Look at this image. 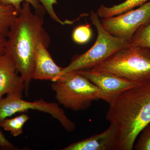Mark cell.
Returning <instances> with one entry per match:
<instances>
[{
	"mask_svg": "<svg viewBox=\"0 0 150 150\" xmlns=\"http://www.w3.org/2000/svg\"><path fill=\"white\" fill-rule=\"evenodd\" d=\"M28 2L21 9L7 35L5 54L14 63L24 82L28 95L38 47L43 43L48 47L50 37L44 27L43 16L33 13Z\"/></svg>",
	"mask_w": 150,
	"mask_h": 150,
	"instance_id": "6da1fadb",
	"label": "cell"
},
{
	"mask_svg": "<svg viewBox=\"0 0 150 150\" xmlns=\"http://www.w3.org/2000/svg\"><path fill=\"white\" fill-rule=\"evenodd\" d=\"M106 119L118 130L117 150H132L150 123V80L123 92L109 105Z\"/></svg>",
	"mask_w": 150,
	"mask_h": 150,
	"instance_id": "7a4b0ae2",
	"label": "cell"
},
{
	"mask_svg": "<svg viewBox=\"0 0 150 150\" xmlns=\"http://www.w3.org/2000/svg\"><path fill=\"white\" fill-rule=\"evenodd\" d=\"M90 69L142 83L150 80V49L130 43Z\"/></svg>",
	"mask_w": 150,
	"mask_h": 150,
	"instance_id": "3957f363",
	"label": "cell"
},
{
	"mask_svg": "<svg viewBox=\"0 0 150 150\" xmlns=\"http://www.w3.org/2000/svg\"><path fill=\"white\" fill-rule=\"evenodd\" d=\"M51 88L58 103L75 111L88 109L99 99L98 88L85 76L75 71L63 74Z\"/></svg>",
	"mask_w": 150,
	"mask_h": 150,
	"instance_id": "277c9868",
	"label": "cell"
},
{
	"mask_svg": "<svg viewBox=\"0 0 150 150\" xmlns=\"http://www.w3.org/2000/svg\"><path fill=\"white\" fill-rule=\"evenodd\" d=\"M97 13L92 11L90 18L96 28L98 36L95 43L85 53L73 59L69 64L63 68V74L79 70L90 69L120 49L129 46L128 40L113 36L102 27Z\"/></svg>",
	"mask_w": 150,
	"mask_h": 150,
	"instance_id": "5b68a950",
	"label": "cell"
},
{
	"mask_svg": "<svg viewBox=\"0 0 150 150\" xmlns=\"http://www.w3.org/2000/svg\"><path fill=\"white\" fill-rule=\"evenodd\" d=\"M23 96L9 94L0 99V124L5 119L19 112L30 110H38L50 114L69 132L76 129V124L67 117L63 109L56 102H47L43 98L33 102L23 99Z\"/></svg>",
	"mask_w": 150,
	"mask_h": 150,
	"instance_id": "8992f818",
	"label": "cell"
},
{
	"mask_svg": "<svg viewBox=\"0 0 150 150\" xmlns=\"http://www.w3.org/2000/svg\"><path fill=\"white\" fill-rule=\"evenodd\" d=\"M149 22L150 1L136 9L102 19L100 23L102 27L111 35L130 42L137 30Z\"/></svg>",
	"mask_w": 150,
	"mask_h": 150,
	"instance_id": "52a82bcc",
	"label": "cell"
},
{
	"mask_svg": "<svg viewBox=\"0 0 150 150\" xmlns=\"http://www.w3.org/2000/svg\"><path fill=\"white\" fill-rule=\"evenodd\" d=\"M85 76L99 90V99L110 105L123 92L140 83L134 82L109 73L85 69L76 71Z\"/></svg>",
	"mask_w": 150,
	"mask_h": 150,
	"instance_id": "ba28073f",
	"label": "cell"
},
{
	"mask_svg": "<svg viewBox=\"0 0 150 150\" xmlns=\"http://www.w3.org/2000/svg\"><path fill=\"white\" fill-rule=\"evenodd\" d=\"M18 72L14 63L7 54L0 56V99L6 94L22 96L24 82Z\"/></svg>",
	"mask_w": 150,
	"mask_h": 150,
	"instance_id": "9c48e42d",
	"label": "cell"
},
{
	"mask_svg": "<svg viewBox=\"0 0 150 150\" xmlns=\"http://www.w3.org/2000/svg\"><path fill=\"white\" fill-rule=\"evenodd\" d=\"M118 130L110 123L105 131L85 139L73 143L63 150H117Z\"/></svg>",
	"mask_w": 150,
	"mask_h": 150,
	"instance_id": "30bf717a",
	"label": "cell"
},
{
	"mask_svg": "<svg viewBox=\"0 0 150 150\" xmlns=\"http://www.w3.org/2000/svg\"><path fill=\"white\" fill-rule=\"evenodd\" d=\"M48 48L43 43H40L38 47L34 60L33 79L54 82L63 75V68L55 63Z\"/></svg>",
	"mask_w": 150,
	"mask_h": 150,
	"instance_id": "8fae6325",
	"label": "cell"
},
{
	"mask_svg": "<svg viewBox=\"0 0 150 150\" xmlns=\"http://www.w3.org/2000/svg\"><path fill=\"white\" fill-rule=\"evenodd\" d=\"M149 0H126L119 4L111 7L101 5L98 9V16L102 18L116 16L133 9L136 7L140 6L149 1Z\"/></svg>",
	"mask_w": 150,
	"mask_h": 150,
	"instance_id": "7c38bea8",
	"label": "cell"
},
{
	"mask_svg": "<svg viewBox=\"0 0 150 150\" xmlns=\"http://www.w3.org/2000/svg\"><path fill=\"white\" fill-rule=\"evenodd\" d=\"M29 118L27 114L22 113L14 118H6L0 124V127L9 132L13 137H18L23 134V126Z\"/></svg>",
	"mask_w": 150,
	"mask_h": 150,
	"instance_id": "4fadbf2b",
	"label": "cell"
},
{
	"mask_svg": "<svg viewBox=\"0 0 150 150\" xmlns=\"http://www.w3.org/2000/svg\"><path fill=\"white\" fill-rule=\"evenodd\" d=\"M18 14L13 6L4 5L0 3V33L7 37L10 28Z\"/></svg>",
	"mask_w": 150,
	"mask_h": 150,
	"instance_id": "5bb4252c",
	"label": "cell"
},
{
	"mask_svg": "<svg viewBox=\"0 0 150 150\" xmlns=\"http://www.w3.org/2000/svg\"><path fill=\"white\" fill-rule=\"evenodd\" d=\"M130 43L150 49V22L142 25L137 30Z\"/></svg>",
	"mask_w": 150,
	"mask_h": 150,
	"instance_id": "9a60e30c",
	"label": "cell"
},
{
	"mask_svg": "<svg viewBox=\"0 0 150 150\" xmlns=\"http://www.w3.org/2000/svg\"><path fill=\"white\" fill-rule=\"evenodd\" d=\"M92 32L89 24L82 25L75 28L72 33L74 42L79 44L88 43L91 39Z\"/></svg>",
	"mask_w": 150,
	"mask_h": 150,
	"instance_id": "2e32d148",
	"label": "cell"
},
{
	"mask_svg": "<svg viewBox=\"0 0 150 150\" xmlns=\"http://www.w3.org/2000/svg\"><path fill=\"white\" fill-rule=\"evenodd\" d=\"M24 2L29 3L34 9L35 12L44 15L46 11L38 0H0V3L2 4L13 6L18 13L21 10L22 5Z\"/></svg>",
	"mask_w": 150,
	"mask_h": 150,
	"instance_id": "e0dca14e",
	"label": "cell"
},
{
	"mask_svg": "<svg viewBox=\"0 0 150 150\" xmlns=\"http://www.w3.org/2000/svg\"><path fill=\"white\" fill-rule=\"evenodd\" d=\"M43 6L46 12L54 21L62 25L70 24L71 21H63L59 18L54 11V6L57 4V0H38Z\"/></svg>",
	"mask_w": 150,
	"mask_h": 150,
	"instance_id": "ac0fdd59",
	"label": "cell"
},
{
	"mask_svg": "<svg viewBox=\"0 0 150 150\" xmlns=\"http://www.w3.org/2000/svg\"><path fill=\"white\" fill-rule=\"evenodd\" d=\"M139 136L135 149L150 150V123L142 130Z\"/></svg>",
	"mask_w": 150,
	"mask_h": 150,
	"instance_id": "d6986e66",
	"label": "cell"
},
{
	"mask_svg": "<svg viewBox=\"0 0 150 150\" xmlns=\"http://www.w3.org/2000/svg\"><path fill=\"white\" fill-rule=\"evenodd\" d=\"M0 148L6 150H17V148L5 137L0 130Z\"/></svg>",
	"mask_w": 150,
	"mask_h": 150,
	"instance_id": "ffe728a7",
	"label": "cell"
},
{
	"mask_svg": "<svg viewBox=\"0 0 150 150\" xmlns=\"http://www.w3.org/2000/svg\"><path fill=\"white\" fill-rule=\"evenodd\" d=\"M6 41V36L0 33V56L4 55L5 53Z\"/></svg>",
	"mask_w": 150,
	"mask_h": 150,
	"instance_id": "44dd1931",
	"label": "cell"
}]
</instances>
